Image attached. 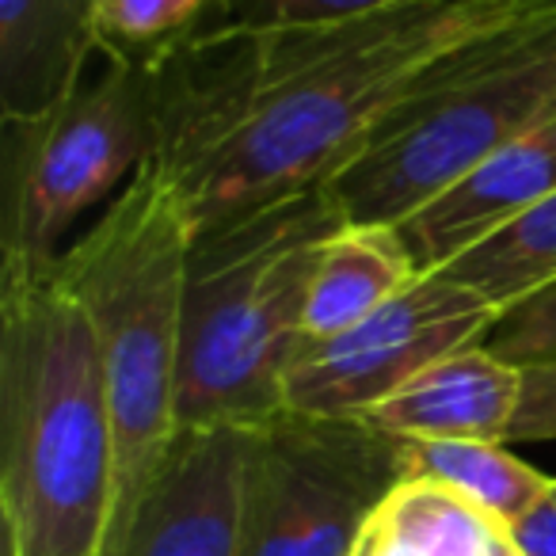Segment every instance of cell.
<instances>
[{"label":"cell","instance_id":"cell-23","mask_svg":"<svg viewBox=\"0 0 556 556\" xmlns=\"http://www.w3.org/2000/svg\"><path fill=\"white\" fill-rule=\"evenodd\" d=\"M545 138L553 141V149H556V123H553V126H548V130H545Z\"/></svg>","mask_w":556,"mask_h":556},{"label":"cell","instance_id":"cell-14","mask_svg":"<svg viewBox=\"0 0 556 556\" xmlns=\"http://www.w3.org/2000/svg\"><path fill=\"white\" fill-rule=\"evenodd\" d=\"M401 480L446 488L503 530L553 488V477L510 454L507 442L472 439H401Z\"/></svg>","mask_w":556,"mask_h":556},{"label":"cell","instance_id":"cell-21","mask_svg":"<svg viewBox=\"0 0 556 556\" xmlns=\"http://www.w3.org/2000/svg\"><path fill=\"white\" fill-rule=\"evenodd\" d=\"M522 556H556V477L553 488L507 530Z\"/></svg>","mask_w":556,"mask_h":556},{"label":"cell","instance_id":"cell-19","mask_svg":"<svg viewBox=\"0 0 556 556\" xmlns=\"http://www.w3.org/2000/svg\"><path fill=\"white\" fill-rule=\"evenodd\" d=\"M389 4H401V0H225V24H317V20H343L389 9Z\"/></svg>","mask_w":556,"mask_h":556},{"label":"cell","instance_id":"cell-18","mask_svg":"<svg viewBox=\"0 0 556 556\" xmlns=\"http://www.w3.org/2000/svg\"><path fill=\"white\" fill-rule=\"evenodd\" d=\"M484 343L492 355L518 370L556 366V278L503 309Z\"/></svg>","mask_w":556,"mask_h":556},{"label":"cell","instance_id":"cell-7","mask_svg":"<svg viewBox=\"0 0 556 556\" xmlns=\"http://www.w3.org/2000/svg\"><path fill=\"white\" fill-rule=\"evenodd\" d=\"M401 484V439L366 419L278 412L252 431L244 556H351Z\"/></svg>","mask_w":556,"mask_h":556},{"label":"cell","instance_id":"cell-2","mask_svg":"<svg viewBox=\"0 0 556 556\" xmlns=\"http://www.w3.org/2000/svg\"><path fill=\"white\" fill-rule=\"evenodd\" d=\"M115 442L103 358L58 275H0L4 556H100Z\"/></svg>","mask_w":556,"mask_h":556},{"label":"cell","instance_id":"cell-9","mask_svg":"<svg viewBox=\"0 0 556 556\" xmlns=\"http://www.w3.org/2000/svg\"><path fill=\"white\" fill-rule=\"evenodd\" d=\"M252 431L255 427L179 431L115 556H244Z\"/></svg>","mask_w":556,"mask_h":556},{"label":"cell","instance_id":"cell-6","mask_svg":"<svg viewBox=\"0 0 556 556\" xmlns=\"http://www.w3.org/2000/svg\"><path fill=\"white\" fill-rule=\"evenodd\" d=\"M156 149V65L108 58V70L31 123H4L0 275H50L85 210Z\"/></svg>","mask_w":556,"mask_h":556},{"label":"cell","instance_id":"cell-11","mask_svg":"<svg viewBox=\"0 0 556 556\" xmlns=\"http://www.w3.org/2000/svg\"><path fill=\"white\" fill-rule=\"evenodd\" d=\"M518 404L522 370L492 355L488 343H472L419 370L363 419L393 439L510 442Z\"/></svg>","mask_w":556,"mask_h":556},{"label":"cell","instance_id":"cell-17","mask_svg":"<svg viewBox=\"0 0 556 556\" xmlns=\"http://www.w3.org/2000/svg\"><path fill=\"white\" fill-rule=\"evenodd\" d=\"M206 9L214 0H96L103 54L156 65L199 31Z\"/></svg>","mask_w":556,"mask_h":556},{"label":"cell","instance_id":"cell-16","mask_svg":"<svg viewBox=\"0 0 556 556\" xmlns=\"http://www.w3.org/2000/svg\"><path fill=\"white\" fill-rule=\"evenodd\" d=\"M442 275L457 278L469 290L495 305L510 309L526 294L556 278V191L541 199L530 214H522L515 225L480 244L477 252L450 263Z\"/></svg>","mask_w":556,"mask_h":556},{"label":"cell","instance_id":"cell-15","mask_svg":"<svg viewBox=\"0 0 556 556\" xmlns=\"http://www.w3.org/2000/svg\"><path fill=\"white\" fill-rule=\"evenodd\" d=\"M503 526L427 480H401L370 522L351 556H492Z\"/></svg>","mask_w":556,"mask_h":556},{"label":"cell","instance_id":"cell-13","mask_svg":"<svg viewBox=\"0 0 556 556\" xmlns=\"http://www.w3.org/2000/svg\"><path fill=\"white\" fill-rule=\"evenodd\" d=\"M416 278L419 267L396 225L343 222L320 248L305 309V336L317 343L363 325L370 313L401 298Z\"/></svg>","mask_w":556,"mask_h":556},{"label":"cell","instance_id":"cell-4","mask_svg":"<svg viewBox=\"0 0 556 556\" xmlns=\"http://www.w3.org/2000/svg\"><path fill=\"white\" fill-rule=\"evenodd\" d=\"M343 225L325 191L267 210L194 244L184 302L179 431L263 427L287 412L305 351V309L320 248Z\"/></svg>","mask_w":556,"mask_h":556},{"label":"cell","instance_id":"cell-22","mask_svg":"<svg viewBox=\"0 0 556 556\" xmlns=\"http://www.w3.org/2000/svg\"><path fill=\"white\" fill-rule=\"evenodd\" d=\"M492 556H522V553H518L515 541H510V538H507V530H503V533H500V541H495V548H492Z\"/></svg>","mask_w":556,"mask_h":556},{"label":"cell","instance_id":"cell-10","mask_svg":"<svg viewBox=\"0 0 556 556\" xmlns=\"http://www.w3.org/2000/svg\"><path fill=\"white\" fill-rule=\"evenodd\" d=\"M553 191L556 149L541 130L465 168L424 206L396 222V232L408 244L419 275H434L500 237Z\"/></svg>","mask_w":556,"mask_h":556},{"label":"cell","instance_id":"cell-8","mask_svg":"<svg viewBox=\"0 0 556 556\" xmlns=\"http://www.w3.org/2000/svg\"><path fill=\"white\" fill-rule=\"evenodd\" d=\"M495 320L500 309L465 282L442 270L419 275L363 325L305 343L287 378V412L363 419L431 363L484 343Z\"/></svg>","mask_w":556,"mask_h":556},{"label":"cell","instance_id":"cell-1","mask_svg":"<svg viewBox=\"0 0 556 556\" xmlns=\"http://www.w3.org/2000/svg\"><path fill=\"white\" fill-rule=\"evenodd\" d=\"M553 0H401L317 24L217 20L156 62V149L194 244L320 191L446 58Z\"/></svg>","mask_w":556,"mask_h":556},{"label":"cell","instance_id":"cell-12","mask_svg":"<svg viewBox=\"0 0 556 556\" xmlns=\"http://www.w3.org/2000/svg\"><path fill=\"white\" fill-rule=\"evenodd\" d=\"M103 50L96 0H0V115L31 123L85 85Z\"/></svg>","mask_w":556,"mask_h":556},{"label":"cell","instance_id":"cell-20","mask_svg":"<svg viewBox=\"0 0 556 556\" xmlns=\"http://www.w3.org/2000/svg\"><path fill=\"white\" fill-rule=\"evenodd\" d=\"M510 442H556V366L522 370V404Z\"/></svg>","mask_w":556,"mask_h":556},{"label":"cell","instance_id":"cell-5","mask_svg":"<svg viewBox=\"0 0 556 556\" xmlns=\"http://www.w3.org/2000/svg\"><path fill=\"white\" fill-rule=\"evenodd\" d=\"M556 123V0L427 73L328 176L348 225H396L484 156Z\"/></svg>","mask_w":556,"mask_h":556},{"label":"cell","instance_id":"cell-3","mask_svg":"<svg viewBox=\"0 0 556 556\" xmlns=\"http://www.w3.org/2000/svg\"><path fill=\"white\" fill-rule=\"evenodd\" d=\"M194 229L153 161L130 176L100 222L65 248L54 275L85 309L108 381L115 484L100 556H115L141 495L179 434L184 302Z\"/></svg>","mask_w":556,"mask_h":556}]
</instances>
